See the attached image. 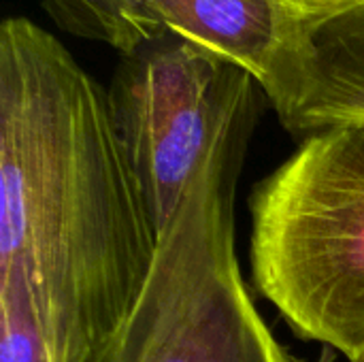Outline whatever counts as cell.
<instances>
[{
	"label": "cell",
	"mask_w": 364,
	"mask_h": 362,
	"mask_svg": "<svg viewBox=\"0 0 364 362\" xmlns=\"http://www.w3.org/2000/svg\"><path fill=\"white\" fill-rule=\"evenodd\" d=\"M254 284L292 333L364 358V126H331L250 194Z\"/></svg>",
	"instance_id": "7a4b0ae2"
},
{
	"label": "cell",
	"mask_w": 364,
	"mask_h": 362,
	"mask_svg": "<svg viewBox=\"0 0 364 362\" xmlns=\"http://www.w3.org/2000/svg\"><path fill=\"white\" fill-rule=\"evenodd\" d=\"M307 92L288 132L307 137L331 126H364V0L311 32Z\"/></svg>",
	"instance_id": "8992f818"
},
{
	"label": "cell",
	"mask_w": 364,
	"mask_h": 362,
	"mask_svg": "<svg viewBox=\"0 0 364 362\" xmlns=\"http://www.w3.org/2000/svg\"><path fill=\"white\" fill-rule=\"evenodd\" d=\"M160 239L109 94L28 17L0 26V271L32 286L55 362H98Z\"/></svg>",
	"instance_id": "6da1fadb"
},
{
	"label": "cell",
	"mask_w": 364,
	"mask_h": 362,
	"mask_svg": "<svg viewBox=\"0 0 364 362\" xmlns=\"http://www.w3.org/2000/svg\"><path fill=\"white\" fill-rule=\"evenodd\" d=\"M258 122H239L200 164L132 314L98 362H301L256 309L237 258V186Z\"/></svg>",
	"instance_id": "3957f363"
},
{
	"label": "cell",
	"mask_w": 364,
	"mask_h": 362,
	"mask_svg": "<svg viewBox=\"0 0 364 362\" xmlns=\"http://www.w3.org/2000/svg\"><path fill=\"white\" fill-rule=\"evenodd\" d=\"M107 94L158 239L218 141L269 102L247 70L171 32L119 53Z\"/></svg>",
	"instance_id": "277c9868"
},
{
	"label": "cell",
	"mask_w": 364,
	"mask_h": 362,
	"mask_svg": "<svg viewBox=\"0 0 364 362\" xmlns=\"http://www.w3.org/2000/svg\"><path fill=\"white\" fill-rule=\"evenodd\" d=\"M360 0H136L141 45L164 34L247 70L284 128L307 92L311 32Z\"/></svg>",
	"instance_id": "5b68a950"
},
{
	"label": "cell",
	"mask_w": 364,
	"mask_h": 362,
	"mask_svg": "<svg viewBox=\"0 0 364 362\" xmlns=\"http://www.w3.org/2000/svg\"><path fill=\"white\" fill-rule=\"evenodd\" d=\"M41 6L73 36L107 43L119 53L141 45L136 0H41Z\"/></svg>",
	"instance_id": "ba28073f"
},
{
	"label": "cell",
	"mask_w": 364,
	"mask_h": 362,
	"mask_svg": "<svg viewBox=\"0 0 364 362\" xmlns=\"http://www.w3.org/2000/svg\"><path fill=\"white\" fill-rule=\"evenodd\" d=\"M360 362H364V358H363V361H360Z\"/></svg>",
	"instance_id": "9c48e42d"
},
{
	"label": "cell",
	"mask_w": 364,
	"mask_h": 362,
	"mask_svg": "<svg viewBox=\"0 0 364 362\" xmlns=\"http://www.w3.org/2000/svg\"><path fill=\"white\" fill-rule=\"evenodd\" d=\"M0 362H55L32 286L17 267L0 271Z\"/></svg>",
	"instance_id": "52a82bcc"
}]
</instances>
